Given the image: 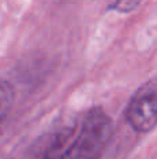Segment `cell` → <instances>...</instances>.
I'll return each mask as SVG.
<instances>
[{"label": "cell", "instance_id": "cell-1", "mask_svg": "<svg viewBox=\"0 0 157 159\" xmlns=\"http://www.w3.org/2000/svg\"><path fill=\"white\" fill-rule=\"evenodd\" d=\"M113 134V121L100 106L86 113L77 138L60 159H100Z\"/></svg>", "mask_w": 157, "mask_h": 159}, {"label": "cell", "instance_id": "cell-2", "mask_svg": "<svg viewBox=\"0 0 157 159\" xmlns=\"http://www.w3.org/2000/svg\"><path fill=\"white\" fill-rule=\"evenodd\" d=\"M125 117L136 133H149L157 126V78L136 89L125 109Z\"/></svg>", "mask_w": 157, "mask_h": 159}, {"label": "cell", "instance_id": "cell-3", "mask_svg": "<svg viewBox=\"0 0 157 159\" xmlns=\"http://www.w3.org/2000/svg\"><path fill=\"white\" fill-rule=\"evenodd\" d=\"M74 134V127L68 124L54 127L42 134L31 145L27 159H58L66 152L68 141Z\"/></svg>", "mask_w": 157, "mask_h": 159}, {"label": "cell", "instance_id": "cell-4", "mask_svg": "<svg viewBox=\"0 0 157 159\" xmlns=\"http://www.w3.org/2000/svg\"><path fill=\"white\" fill-rule=\"evenodd\" d=\"M14 103V88L6 80L0 78V124L8 115Z\"/></svg>", "mask_w": 157, "mask_h": 159}, {"label": "cell", "instance_id": "cell-5", "mask_svg": "<svg viewBox=\"0 0 157 159\" xmlns=\"http://www.w3.org/2000/svg\"><path fill=\"white\" fill-rule=\"evenodd\" d=\"M139 3H141V0H116V3L111 4L110 8L120 11V13H129L138 7Z\"/></svg>", "mask_w": 157, "mask_h": 159}]
</instances>
